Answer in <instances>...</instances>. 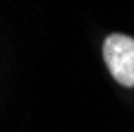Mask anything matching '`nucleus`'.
Here are the masks:
<instances>
[{
    "instance_id": "obj_1",
    "label": "nucleus",
    "mask_w": 134,
    "mask_h": 132,
    "mask_svg": "<svg viewBox=\"0 0 134 132\" xmlns=\"http://www.w3.org/2000/svg\"><path fill=\"white\" fill-rule=\"evenodd\" d=\"M103 60L113 79L120 87H134V39L125 34H110L103 41Z\"/></svg>"
}]
</instances>
